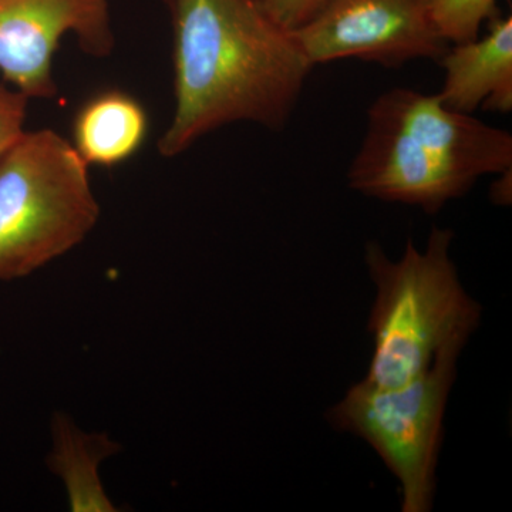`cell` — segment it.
<instances>
[{"mask_svg":"<svg viewBox=\"0 0 512 512\" xmlns=\"http://www.w3.org/2000/svg\"><path fill=\"white\" fill-rule=\"evenodd\" d=\"M500 16L497 0H433L431 18L448 45L471 42L484 22Z\"/></svg>","mask_w":512,"mask_h":512,"instance_id":"8fae6325","label":"cell"},{"mask_svg":"<svg viewBox=\"0 0 512 512\" xmlns=\"http://www.w3.org/2000/svg\"><path fill=\"white\" fill-rule=\"evenodd\" d=\"M451 229L433 228L423 252L407 242L392 262L376 242L366 245V265L377 295L370 312L372 363L365 382L399 387L426 372L448 345H466L481 306L461 286L450 258Z\"/></svg>","mask_w":512,"mask_h":512,"instance_id":"3957f363","label":"cell"},{"mask_svg":"<svg viewBox=\"0 0 512 512\" xmlns=\"http://www.w3.org/2000/svg\"><path fill=\"white\" fill-rule=\"evenodd\" d=\"M148 126L147 111L136 97L117 89L104 90L77 110L70 143L89 167H116L141 150Z\"/></svg>","mask_w":512,"mask_h":512,"instance_id":"9c48e42d","label":"cell"},{"mask_svg":"<svg viewBox=\"0 0 512 512\" xmlns=\"http://www.w3.org/2000/svg\"><path fill=\"white\" fill-rule=\"evenodd\" d=\"M512 167V136L471 114L447 109L439 94H380L367 111L362 147L350 164L353 190L436 214L478 178Z\"/></svg>","mask_w":512,"mask_h":512,"instance_id":"7a4b0ae2","label":"cell"},{"mask_svg":"<svg viewBox=\"0 0 512 512\" xmlns=\"http://www.w3.org/2000/svg\"><path fill=\"white\" fill-rule=\"evenodd\" d=\"M73 35L84 53L114 49L109 0H0V73L28 99L57 92L53 60L63 37Z\"/></svg>","mask_w":512,"mask_h":512,"instance_id":"52a82bcc","label":"cell"},{"mask_svg":"<svg viewBox=\"0 0 512 512\" xmlns=\"http://www.w3.org/2000/svg\"><path fill=\"white\" fill-rule=\"evenodd\" d=\"M433 0H330L293 39L312 66L356 59L397 69L439 60L448 43L431 18Z\"/></svg>","mask_w":512,"mask_h":512,"instance_id":"8992f818","label":"cell"},{"mask_svg":"<svg viewBox=\"0 0 512 512\" xmlns=\"http://www.w3.org/2000/svg\"><path fill=\"white\" fill-rule=\"evenodd\" d=\"M463 348L441 349L426 372L403 386L362 380L328 412L335 429L365 440L397 477L403 512H429L433 505L444 410Z\"/></svg>","mask_w":512,"mask_h":512,"instance_id":"5b68a950","label":"cell"},{"mask_svg":"<svg viewBox=\"0 0 512 512\" xmlns=\"http://www.w3.org/2000/svg\"><path fill=\"white\" fill-rule=\"evenodd\" d=\"M173 30L174 114L160 141L173 158L211 131L288 123L312 64L252 0H164Z\"/></svg>","mask_w":512,"mask_h":512,"instance_id":"6da1fadb","label":"cell"},{"mask_svg":"<svg viewBox=\"0 0 512 512\" xmlns=\"http://www.w3.org/2000/svg\"><path fill=\"white\" fill-rule=\"evenodd\" d=\"M89 165L50 128L23 131L0 156V281L39 271L96 227Z\"/></svg>","mask_w":512,"mask_h":512,"instance_id":"277c9868","label":"cell"},{"mask_svg":"<svg viewBox=\"0 0 512 512\" xmlns=\"http://www.w3.org/2000/svg\"><path fill=\"white\" fill-rule=\"evenodd\" d=\"M278 28L295 35L328 6L330 0H252Z\"/></svg>","mask_w":512,"mask_h":512,"instance_id":"7c38bea8","label":"cell"},{"mask_svg":"<svg viewBox=\"0 0 512 512\" xmlns=\"http://www.w3.org/2000/svg\"><path fill=\"white\" fill-rule=\"evenodd\" d=\"M28 103L25 94L0 83V156L26 130Z\"/></svg>","mask_w":512,"mask_h":512,"instance_id":"4fadbf2b","label":"cell"},{"mask_svg":"<svg viewBox=\"0 0 512 512\" xmlns=\"http://www.w3.org/2000/svg\"><path fill=\"white\" fill-rule=\"evenodd\" d=\"M116 451L117 444L107 437L83 433L69 417H55L49 466L66 485L74 512L117 511L99 477L101 461Z\"/></svg>","mask_w":512,"mask_h":512,"instance_id":"30bf717a","label":"cell"},{"mask_svg":"<svg viewBox=\"0 0 512 512\" xmlns=\"http://www.w3.org/2000/svg\"><path fill=\"white\" fill-rule=\"evenodd\" d=\"M446 70L439 94L447 109L471 114L477 109L512 110V19L497 16L488 33L448 47L440 59Z\"/></svg>","mask_w":512,"mask_h":512,"instance_id":"ba28073f","label":"cell"}]
</instances>
